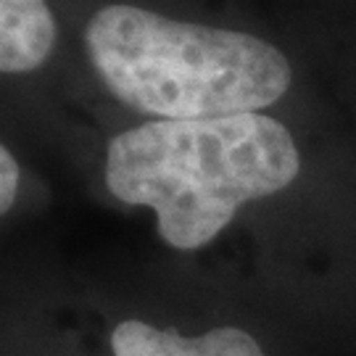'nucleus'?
<instances>
[{
  "label": "nucleus",
  "instance_id": "nucleus-1",
  "mask_svg": "<svg viewBox=\"0 0 356 356\" xmlns=\"http://www.w3.org/2000/svg\"><path fill=\"white\" fill-rule=\"evenodd\" d=\"M301 159L277 119H156L119 132L106 151V188L129 206H148L161 241L195 251L214 241L238 209L298 177Z\"/></svg>",
  "mask_w": 356,
  "mask_h": 356
},
{
  "label": "nucleus",
  "instance_id": "nucleus-2",
  "mask_svg": "<svg viewBox=\"0 0 356 356\" xmlns=\"http://www.w3.org/2000/svg\"><path fill=\"white\" fill-rule=\"evenodd\" d=\"M85 48L119 101L169 122L256 114L291 88V64L267 40L124 3L90 19Z\"/></svg>",
  "mask_w": 356,
  "mask_h": 356
},
{
  "label": "nucleus",
  "instance_id": "nucleus-3",
  "mask_svg": "<svg viewBox=\"0 0 356 356\" xmlns=\"http://www.w3.org/2000/svg\"><path fill=\"white\" fill-rule=\"evenodd\" d=\"M114 356H264L254 335L238 327H214L204 335L159 330L140 319L116 325L111 335Z\"/></svg>",
  "mask_w": 356,
  "mask_h": 356
},
{
  "label": "nucleus",
  "instance_id": "nucleus-4",
  "mask_svg": "<svg viewBox=\"0 0 356 356\" xmlns=\"http://www.w3.org/2000/svg\"><path fill=\"white\" fill-rule=\"evenodd\" d=\"M58 26L48 0H0V74H26L51 58Z\"/></svg>",
  "mask_w": 356,
  "mask_h": 356
},
{
  "label": "nucleus",
  "instance_id": "nucleus-5",
  "mask_svg": "<svg viewBox=\"0 0 356 356\" xmlns=\"http://www.w3.org/2000/svg\"><path fill=\"white\" fill-rule=\"evenodd\" d=\"M19 179H22L19 161L0 143V216L6 214L13 206V201H16V195H19Z\"/></svg>",
  "mask_w": 356,
  "mask_h": 356
}]
</instances>
